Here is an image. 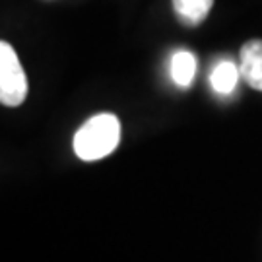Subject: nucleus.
<instances>
[{"instance_id": "nucleus-5", "label": "nucleus", "mask_w": 262, "mask_h": 262, "mask_svg": "<svg viewBox=\"0 0 262 262\" xmlns=\"http://www.w3.org/2000/svg\"><path fill=\"white\" fill-rule=\"evenodd\" d=\"M239 74H241V70L235 66V62H231V60H222V62H217L215 68L212 70L210 84H212L215 94L227 95L235 90L237 80H239Z\"/></svg>"}, {"instance_id": "nucleus-2", "label": "nucleus", "mask_w": 262, "mask_h": 262, "mask_svg": "<svg viewBox=\"0 0 262 262\" xmlns=\"http://www.w3.org/2000/svg\"><path fill=\"white\" fill-rule=\"evenodd\" d=\"M28 97V78L16 51L10 43H0V101L6 107H18Z\"/></svg>"}, {"instance_id": "nucleus-3", "label": "nucleus", "mask_w": 262, "mask_h": 262, "mask_svg": "<svg viewBox=\"0 0 262 262\" xmlns=\"http://www.w3.org/2000/svg\"><path fill=\"white\" fill-rule=\"evenodd\" d=\"M241 78L256 92H262V39L247 41L239 51Z\"/></svg>"}, {"instance_id": "nucleus-1", "label": "nucleus", "mask_w": 262, "mask_h": 262, "mask_svg": "<svg viewBox=\"0 0 262 262\" xmlns=\"http://www.w3.org/2000/svg\"><path fill=\"white\" fill-rule=\"evenodd\" d=\"M119 142L121 121L111 113H101L78 128L74 136V151L84 161H97L117 150Z\"/></svg>"}, {"instance_id": "nucleus-6", "label": "nucleus", "mask_w": 262, "mask_h": 262, "mask_svg": "<svg viewBox=\"0 0 262 262\" xmlns=\"http://www.w3.org/2000/svg\"><path fill=\"white\" fill-rule=\"evenodd\" d=\"M196 74V56L190 51H179L171 60V76L173 82L181 88H188Z\"/></svg>"}, {"instance_id": "nucleus-4", "label": "nucleus", "mask_w": 262, "mask_h": 262, "mask_svg": "<svg viewBox=\"0 0 262 262\" xmlns=\"http://www.w3.org/2000/svg\"><path fill=\"white\" fill-rule=\"evenodd\" d=\"M212 6H214V0H173V8L177 12L179 19L190 28L202 24L210 14Z\"/></svg>"}]
</instances>
